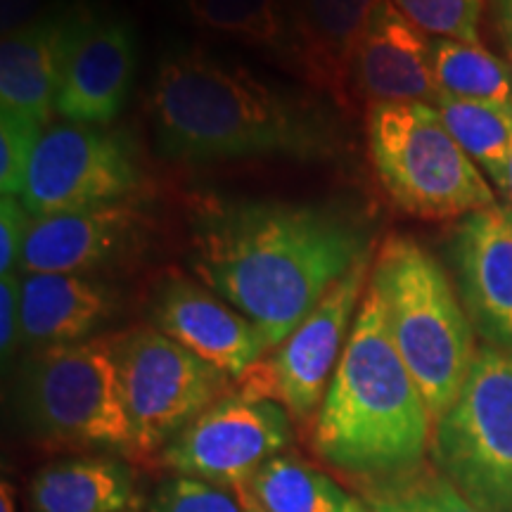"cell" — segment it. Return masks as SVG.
<instances>
[{"instance_id": "cell-1", "label": "cell", "mask_w": 512, "mask_h": 512, "mask_svg": "<svg viewBox=\"0 0 512 512\" xmlns=\"http://www.w3.org/2000/svg\"><path fill=\"white\" fill-rule=\"evenodd\" d=\"M368 254L366 230L337 211L238 200L202 211L188 264L202 285L252 320L273 351Z\"/></svg>"}, {"instance_id": "cell-2", "label": "cell", "mask_w": 512, "mask_h": 512, "mask_svg": "<svg viewBox=\"0 0 512 512\" xmlns=\"http://www.w3.org/2000/svg\"><path fill=\"white\" fill-rule=\"evenodd\" d=\"M150 119L159 155L176 162L309 159L330 150L328 126L242 64L178 48L157 64Z\"/></svg>"}, {"instance_id": "cell-3", "label": "cell", "mask_w": 512, "mask_h": 512, "mask_svg": "<svg viewBox=\"0 0 512 512\" xmlns=\"http://www.w3.org/2000/svg\"><path fill=\"white\" fill-rule=\"evenodd\" d=\"M432 418L368 283L313 427V448L347 475L382 479L425 460Z\"/></svg>"}, {"instance_id": "cell-4", "label": "cell", "mask_w": 512, "mask_h": 512, "mask_svg": "<svg viewBox=\"0 0 512 512\" xmlns=\"http://www.w3.org/2000/svg\"><path fill=\"white\" fill-rule=\"evenodd\" d=\"M370 283L434 425L458 399L475 363L472 320L444 266L408 235H389L382 242Z\"/></svg>"}, {"instance_id": "cell-5", "label": "cell", "mask_w": 512, "mask_h": 512, "mask_svg": "<svg viewBox=\"0 0 512 512\" xmlns=\"http://www.w3.org/2000/svg\"><path fill=\"white\" fill-rule=\"evenodd\" d=\"M368 147L377 181L406 214L446 221L496 207L494 190L448 133L437 107L425 102L370 107Z\"/></svg>"}, {"instance_id": "cell-6", "label": "cell", "mask_w": 512, "mask_h": 512, "mask_svg": "<svg viewBox=\"0 0 512 512\" xmlns=\"http://www.w3.org/2000/svg\"><path fill=\"white\" fill-rule=\"evenodd\" d=\"M19 403L31 430L48 444L133 451L117 337L38 349L24 363Z\"/></svg>"}, {"instance_id": "cell-7", "label": "cell", "mask_w": 512, "mask_h": 512, "mask_svg": "<svg viewBox=\"0 0 512 512\" xmlns=\"http://www.w3.org/2000/svg\"><path fill=\"white\" fill-rule=\"evenodd\" d=\"M434 460L472 503L512 510V349H477L458 399L434 422Z\"/></svg>"}, {"instance_id": "cell-8", "label": "cell", "mask_w": 512, "mask_h": 512, "mask_svg": "<svg viewBox=\"0 0 512 512\" xmlns=\"http://www.w3.org/2000/svg\"><path fill=\"white\" fill-rule=\"evenodd\" d=\"M117 363L131 418L133 453L140 456H159L228 389V375L155 325H138L117 337Z\"/></svg>"}, {"instance_id": "cell-9", "label": "cell", "mask_w": 512, "mask_h": 512, "mask_svg": "<svg viewBox=\"0 0 512 512\" xmlns=\"http://www.w3.org/2000/svg\"><path fill=\"white\" fill-rule=\"evenodd\" d=\"M373 256L356 261L316 304L280 347L268 351L240 377V394L280 403L294 420H309L320 411L330 375H335L347 347L351 318L361 306L373 273Z\"/></svg>"}, {"instance_id": "cell-10", "label": "cell", "mask_w": 512, "mask_h": 512, "mask_svg": "<svg viewBox=\"0 0 512 512\" xmlns=\"http://www.w3.org/2000/svg\"><path fill=\"white\" fill-rule=\"evenodd\" d=\"M140 188V171L128 145L100 126H48L31 157L19 195L31 216L124 202Z\"/></svg>"}, {"instance_id": "cell-11", "label": "cell", "mask_w": 512, "mask_h": 512, "mask_svg": "<svg viewBox=\"0 0 512 512\" xmlns=\"http://www.w3.org/2000/svg\"><path fill=\"white\" fill-rule=\"evenodd\" d=\"M290 439V415L280 403L228 394L197 415L159 453V463L181 477L238 489L280 456Z\"/></svg>"}, {"instance_id": "cell-12", "label": "cell", "mask_w": 512, "mask_h": 512, "mask_svg": "<svg viewBox=\"0 0 512 512\" xmlns=\"http://www.w3.org/2000/svg\"><path fill=\"white\" fill-rule=\"evenodd\" d=\"M136 64L138 43L131 19L105 5H69L64 8L62 79L55 112L72 124H112L131 93Z\"/></svg>"}, {"instance_id": "cell-13", "label": "cell", "mask_w": 512, "mask_h": 512, "mask_svg": "<svg viewBox=\"0 0 512 512\" xmlns=\"http://www.w3.org/2000/svg\"><path fill=\"white\" fill-rule=\"evenodd\" d=\"M150 318L159 332L235 380L268 354L252 320L207 285L181 273H166L159 280Z\"/></svg>"}, {"instance_id": "cell-14", "label": "cell", "mask_w": 512, "mask_h": 512, "mask_svg": "<svg viewBox=\"0 0 512 512\" xmlns=\"http://www.w3.org/2000/svg\"><path fill=\"white\" fill-rule=\"evenodd\" d=\"M453 264L472 328L491 347L512 349V209L496 204L463 216Z\"/></svg>"}, {"instance_id": "cell-15", "label": "cell", "mask_w": 512, "mask_h": 512, "mask_svg": "<svg viewBox=\"0 0 512 512\" xmlns=\"http://www.w3.org/2000/svg\"><path fill=\"white\" fill-rule=\"evenodd\" d=\"M143 228V216L131 204L31 216L19 271L86 275L124 256Z\"/></svg>"}, {"instance_id": "cell-16", "label": "cell", "mask_w": 512, "mask_h": 512, "mask_svg": "<svg viewBox=\"0 0 512 512\" xmlns=\"http://www.w3.org/2000/svg\"><path fill=\"white\" fill-rule=\"evenodd\" d=\"M354 95L370 107L384 102H425L441 98L434 79L432 41L382 0L354 64Z\"/></svg>"}, {"instance_id": "cell-17", "label": "cell", "mask_w": 512, "mask_h": 512, "mask_svg": "<svg viewBox=\"0 0 512 512\" xmlns=\"http://www.w3.org/2000/svg\"><path fill=\"white\" fill-rule=\"evenodd\" d=\"M382 0H292L294 72L337 105L354 95V64Z\"/></svg>"}, {"instance_id": "cell-18", "label": "cell", "mask_w": 512, "mask_h": 512, "mask_svg": "<svg viewBox=\"0 0 512 512\" xmlns=\"http://www.w3.org/2000/svg\"><path fill=\"white\" fill-rule=\"evenodd\" d=\"M112 311L114 294L86 275H22L24 347L38 351L91 339Z\"/></svg>"}, {"instance_id": "cell-19", "label": "cell", "mask_w": 512, "mask_h": 512, "mask_svg": "<svg viewBox=\"0 0 512 512\" xmlns=\"http://www.w3.org/2000/svg\"><path fill=\"white\" fill-rule=\"evenodd\" d=\"M64 10L3 36L0 43V107L48 124L62 79Z\"/></svg>"}, {"instance_id": "cell-20", "label": "cell", "mask_w": 512, "mask_h": 512, "mask_svg": "<svg viewBox=\"0 0 512 512\" xmlns=\"http://www.w3.org/2000/svg\"><path fill=\"white\" fill-rule=\"evenodd\" d=\"M29 501L34 512H124L133 501V475L117 458H67L36 472Z\"/></svg>"}, {"instance_id": "cell-21", "label": "cell", "mask_w": 512, "mask_h": 512, "mask_svg": "<svg viewBox=\"0 0 512 512\" xmlns=\"http://www.w3.org/2000/svg\"><path fill=\"white\" fill-rule=\"evenodd\" d=\"M264 512H370L325 472L292 456H275L238 486Z\"/></svg>"}, {"instance_id": "cell-22", "label": "cell", "mask_w": 512, "mask_h": 512, "mask_svg": "<svg viewBox=\"0 0 512 512\" xmlns=\"http://www.w3.org/2000/svg\"><path fill=\"white\" fill-rule=\"evenodd\" d=\"M197 27L294 64L292 0H183Z\"/></svg>"}, {"instance_id": "cell-23", "label": "cell", "mask_w": 512, "mask_h": 512, "mask_svg": "<svg viewBox=\"0 0 512 512\" xmlns=\"http://www.w3.org/2000/svg\"><path fill=\"white\" fill-rule=\"evenodd\" d=\"M434 79L448 98L512 107V69L479 46L448 38L432 41Z\"/></svg>"}, {"instance_id": "cell-24", "label": "cell", "mask_w": 512, "mask_h": 512, "mask_svg": "<svg viewBox=\"0 0 512 512\" xmlns=\"http://www.w3.org/2000/svg\"><path fill=\"white\" fill-rule=\"evenodd\" d=\"M437 112L458 145L496 185L503 181L512 157V107L458 100L441 95Z\"/></svg>"}, {"instance_id": "cell-25", "label": "cell", "mask_w": 512, "mask_h": 512, "mask_svg": "<svg viewBox=\"0 0 512 512\" xmlns=\"http://www.w3.org/2000/svg\"><path fill=\"white\" fill-rule=\"evenodd\" d=\"M370 512H496L472 503L444 472L425 463L401 475L363 482Z\"/></svg>"}, {"instance_id": "cell-26", "label": "cell", "mask_w": 512, "mask_h": 512, "mask_svg": "<svg viewBox=\"0 0 512 512\" xmlns=\"http://www.w3.org/2000/svg\"><path fill=\"white\" fill-rule=\"evenodd\" d=\"M422 34L458 43H479V19L484 0H392Z\"/></svg>"}, {"instance_id": "cell-27", "label": "cell", "mask_w": 512, "mask_h": 512, "mask_svg": "<svg viewBox=\"0 0 512 512\" xmlns=\"http://www.w3.org/2000/svg\"><path fill=\"white\" fill-rule=\"evenodd\" d=\"M43 136V124L22 112L0 110V190L19 197L27 185L31 157Z\"/></svg>"}, {"instance_id": "cell-28", "label": "cell", "mask_w": 512, "mask_h": 512, "mask_svg": "<svg viewBox=\"0 0 512 512\" xmlns=\"http://www.w3.org/2000/svg\"><path fill=\"white\" fill-rule=\"evenodd\" d=\"M147 512H245L238 494L192 477H171L152 496Z\"/></svg>"}, {"instance_id": "cell-29", "label": "cell", "mask_w": 512, "mask_h": 512, "mask_svg": "<svg viewBox=\"0 0 512 512\" xmlns=\"http://www.w3.org/2000/svg\"><path fill=\"white\" fill-rule=\"evenodd\" d=\"M29 211L15 195L0 200V275L15 273L29 233Z\"/></svg>"}, {"instance_id": "cell-30", "label": "cell", "mask_w": 512, "mask_h": 512, "mask_svg": "<svg viewBox=\"0 0 512 512\" xmlns=\"http://www.w3.org/2000/svg\"><path fill=\"white\" fill-rule=\"evenodd\" d=\"M22 344V278L17 273L0 280V351L3 361Z\"/></svg>"}, {"instance_id": "cell-31", "label": "cell", "mask_w": 512, "mask_h": 512, "mask_svg": "<svg viewBox=\"0 0 512 512\" xmlns=\"http://www.w3.org/2000/svg\"><path fill=\"white\" fill-rule=\"evenodd\" d=\"M55 12H60L55 8V0H0V29L3 36H10Z\"/></svg>"}, {"instance_id": "cell-32", "label": "cell", "mask_w": 512, "mask_h": 512, "mask_svg": "<svg viewBox=\"0 0 512 512\" xmlns=\"http://www.w3.org/2000/svg\"><path fill=\"white\" fill-rule=\"evenodd\" d=\"M496 17H498V29L512 50V0H496Z\"/></svg>"}, {"instance_id": "cell-33", "label": "cell", "mask_w": 512, "mask_h": 512, "mask_svg": "<svg viewBox=\"0 0 512 512\" xmlns=\"http://www.w3.org/2000/svg\"><path fill=\"white\" fill-rule=\"evenodd\" d=\"M0 512H17L15 491H12L8 482H3V486H0Z\"/></svg>"}, {"instance_id": "cell-34", "label": "cell", "mask_w": 512, "mask_h": 512, "mask_svg": "<svg viewBox=\"0 0 512 512\" xmlns=\"http://www.w3.org/2000/svg\"><path fill=\"white\" fill-rule=\"evenodd\" d=\"M498 188H501V192L505 197H508V207L512 209V157H510V162H508V166H505V174H503V181L498 183Z\"/></svg>"}, {"instance_id": "cell-35", "label": "cell", "mask_w": 512, "mask_h": 512, "mask_svg": "<svg viewBox=\"0 0 512 512\" xmlns=\"http://www.w3.org/2000/svg\"><path fill=\"white\" fill-rule=\"evenodd\" d=\"M235 494H238L240 503H242V510H245V512H264V510H261L259 505H256V503L252 501V498H249L242 489H235Z\"/></svg>"}, {"instance_id": "cell-36", "label": "cell", "mask_w": 512, "mask_h": 512, "mask_svg": "<svg viewBox=\"0 0 512 512\" xmlns=\"http://www.w3.org/2000/svg\"><path fill=\"white\" fill-rule=\"evenodd\" d=\"M510 57H512V50H510Z\"/></svg>"}]
</instances>
